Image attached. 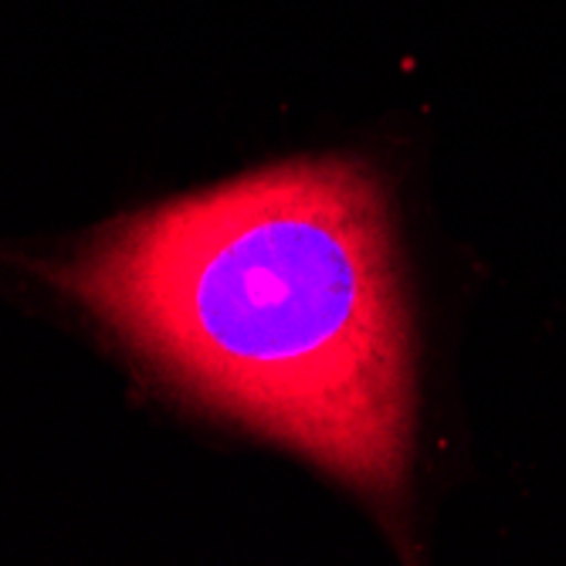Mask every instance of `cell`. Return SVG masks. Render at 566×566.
Returning <instances> with one entry per match:
<instances>
[{"label": "cell", "mask_w": 566, "mask_h": 566, "mask_svg": "<svg viewBox=\"0 0 566 566\" xmlns=\"http://www.w3.org/2000/svg\"><path fill=\"white\" fill-rule=\"evenodd\" d=\"M190 400L367 489L400 485L410 336L387 200L353 160H292L102 231L51 269Z\"/></svg>", "instance_id": "obj_1"}]
</instances>
